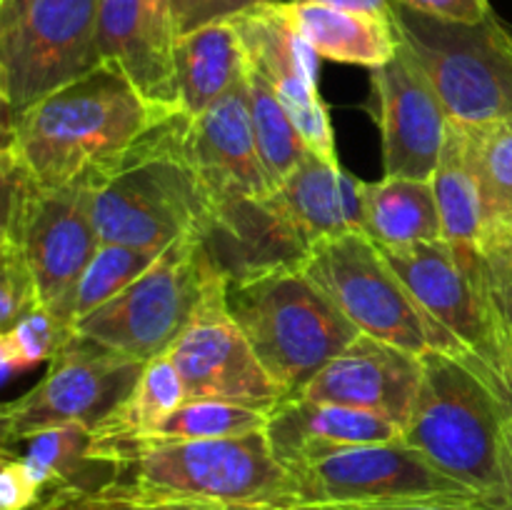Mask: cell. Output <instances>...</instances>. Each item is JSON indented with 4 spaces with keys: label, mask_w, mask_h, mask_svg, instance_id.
Segmentation results:
<instances>
[{
    "label": "cell",
    "mask_w": 512,
    "mask_h": 510,
    "mask_svg": "<svg viewBox=\"0 0 512 510\" xmlns=\"http://www.w3.org/2000/svg\"><path fill=\"white\" fill-rule=\"evenodd\" d=\"M160 253L163 250L100 243V248L95 250L88 268H85L83 278H80L78 288H75L73 300H70L68 328L75 320L85 318L93 310H98L100 305L113 300L118 293H123L130 283H135L155 263Z\"/></svg>",
    "instance_id": "cell-31"
},
{
    "label": "cell",
    "mask_w": 512,
    "mask_h": 510,
    "mask_svg": "<svg viewBox=\"0 0 512 510\" xmlns=\"http://www.w3.org/2000/svg\"><path fill=\"white\" fill-rule=\"evenodd\" d=\"M375 120L383 135V168L393 178H433L450 118L428 75L405 50L370 70Z\"/></svg>",
    "instance_id": "cell-16"
},
{
    "label": "cell",
    "mask_w": 512,
    "mask_h": 510,
    "mask_svg": "<svg viewBox=\"0 0 512 510\" xmlns=\"http://www.w3.org/2000/svg\"><path fill=\"white\" fill-rule=\"evenodd\" d=\"M3 165V225L0 240L18 245L38 288L40 303L68 333L75 288L100 248L95 228V183L40 188L10 160Z\"/></svg>",
    "instance_id": "cell-8"
},
{
    "label": "cell",
    "mask_w": 512,
    "mask_h": 510,
    "mask_svg": "<svg viewBox=\"0 0 512 510\" xmlns=\"http://www.w3.org/2000/svg\"><path fill=\"white\" fill-rule=\"evenodd\" d=\"M418 13L455 23H478L490 13V0H398Z\"/></svg>",
    "instance_id": "cell-39"
},
{
    "label": "cell",
    "mask_w": 512,
    "mask_h": 510,
    "mask_svg": "<svg viewBox=\"0 0 512 510\" xmlns=\"http://www.w3.org/2000/svg\"><path fill=\"white\" fill-rule=\"evenodd\" d=\"M500 508L512 510V413L500 435Z\"/></svg>",
    "instance_id": "cell-41"
},
{
    "label": "cell",
    "mask_w": 512,
    "mask_h": 510,
    "mask_svg": "<svg viewBox=\"0 0 512 510\" xmlns=\"http://www.w3.org/2000/svg\"><path fill=\"white\" fill-rule=\"evenodd\" d=\"M463 125V123H460ZM480 195L483 250L512 240V115L463 125Z\"/></svg>",
    "instance_id": "cell-26"
},
{
    "label": "cell",
    "mask_w": 512,
    "mask_h": 510,
    "mask_svg": "<svg viewBox=\"0 0 512 510\" xmlns=\"http://www.w3.org/2000/svg\"><path fill=\"white\" fill-rule=\"evenodd\" d=\"M180 110L150 103L115 65L45 95L30 108L3 115V153L40 188L98 183L155 125Z\"/></svg>",
    "instance_id": "cell-1"
},
{
    "label": "cell",
    "mask_w": 512,
    "mask_h": 510,
    "mask_svg": "<svg viewBox=\"0 0 512 510\" xmlns=\"http://www.w3.org/2000/svg\"><path fill=\"white\" fill-rule=\"evenodd\" d=\"M93 430L85 425L70 423L58 428L40 430L18 443L3 445L5 453H13L25 463L40 488L48 490L60 485H93L100 478V463L90 460Z\"/></svg>",
    "instance_id": "cell-29"
},
{
    "label": "cell",
    "mask_w": 512,
    "mask_h": 510,
    "mask_svg": "<svg viewBox=\"0 0 512 510\" xmlns=\"http://www.w3.org/2000/svg\"><path fill=\"white\" fill-rule=\"evenodd\" d=\"M340 173H343L340 163H330L320 155L308 153L303 163L275 190L280 205L310 248L320 240L353 233L345 210Z\"/></svg>",
    "instance_id": "cell-25"
},
{
    "label": "cell",
    "mask_w": 512,
    "mask_h": 510,
    "mask_svg": "<svg viewBox=\"0 0 512 510\" xmlns=\"http://www.w3.org/2000/svg\"><path fill=\"white\" fill-rule=\"evenodd\" d=\"M168 355L183 378L188 400H218L270 413L288 398L235 323L223 275L208 285Z\"/></svg>",
    "instance_id": "cell-14"
},
{
    "label": "cell",
    "mask_w": 512,
    "mask_h": 510,
    "mask_svg": "<svg viewBox=\"0 0 512 510\" xmlns=\"http://www.w3.org/2000/svg\"><path fill=\"white\" fill-rule=\"evenodd\" d=\"M143 365L140 360L123 358L90 340L65 333L45 378L28 393L3 405V445L58 425L78 423L93 430L128 398Z\"/></svg>",
    "instance_id": "cell-12"
},
{
    "label": "cell",
    "mask_w": 512,
    "mask_h": 510,
    "mask_svg": "<svg viewBox=\"0 0 512 510\" xmlns=\"http://www.w3.org/2000/svg\"><path fill=\"white\" fill-rule=\"evenodd\" d=\"M423 383V355L360 333L303 388L305 398L383 415L403 428Z\"/></svg>",
    "instance_id": "cell-18"
},
{
    "label": "cell",
    "mask_w": 512,
    "mask_h": 510,
    "mask_svg": "<svg viewBox=\"0 0 512 510\" xmlns=\"http://www.w3.org/2000/svg\"><path fill=\"white\" fill-rule=\"evenodd\" d=\"M100 0H33L0 28V100L8 115L103 65Z\"/></svg>",
    "instance_id": "cell-11"
},
{
    "label": "cell",
    "mask_w": 512,
    "mask_h": 510,
    "mask_svg": "<svg viewBox=\"0 0 512 510\" xmlns=\"http://www.w3.org/2000/svg\"><path fill=\"white\" fill-rule=\"evenodd\" d=\"M43 495L45 490L30 475L23 460L3 450V465H0V510H30L40 503Z\"/></svg>",
    "instance_id": "cell-37"
},
{
    "label": "cell",
    "mask_w": 512,
    "mask_h": 510,
    "mask_svg": "<svg viewBox=\"0 0 512 510\" xmlns=\"http://www.w3.org/2000/svg\"><path fill=\"white\" fill-rule=\"evenodd\" d=\"M65 330L45 305L28 310L13 328L0 333V375L3 383L40 363H50L58 353Z\"/></svg>",
    "instance_id": "cell-33"
},
{
    "label": "cell",
    "mask_w": 512,
    "mask_h": 510,
    "mask_svg": "<svg viewBox=\"0 0 512 510\" xmlns=\"http://www.w3.org/2000/svg\"><path fill=\"white\" fill-rule=\"evenodd\" d=\"M248 93H250V118H253L255 145L263 160L270 183L278 190L283 180L303 163L310 148L303 135L295 128L293 118L280 103L273 85L248 63Z\"/></svg>",
    "instance_id": "cell-30"
},
{
    "label": "cell",
    "mask_w": 512,
    "mask_h": 510,
    "mask_svg": "<svg viewBox=\"0 0 512 510\" xmlns=\"http://www.w3.org/2000/svg\"><path fill=\"white\" fill-rule=\"evenodd\" d=\"M365 235L378 248L443 240L433 183L393 175L365 183Z\"/></svg>",
    "instance_id": "cell-24"
},
{
    "label": "cell",
    "mask_w": 512,
    "mask_h": 510,
    "mask_svg": "<svg viewBox=\"0 0 512 510\" xmlns=\"http://www.w3.org/2000/svg\"><path fill=\"white\" fill-rule=\"evenodd\" d=\"M485 263H488L490 285H493L495 303H498L500 318H503L505 333H508L512 348V240L510 243L485 248Z\"/></svg>",
    "instance_id": "cell-38"
},
{
    "label": "cell",
    "mask_w": 512,
    "mask_h": 510,
    "mask_svg": "<svg viewBox=\"0 0 512 510\" xmlns=\"http://www.w3.org/2000/svg\"><path fill=\"white\" fill-rule=\"evenodd\" d=\"M30 3H33V0H0V28L13 23Z\"/></svg>",
    "instance_id": "cell-43"
},
{
    "label": "cell",
    "mask_w": 512,
    "mask_h": 510,
    "mask_svg": "<svg viewBox=\"0 0 512 510\" xmlns=\"http://www.w3.org/2000/svg\"><path fill=\"white\" fill-rule=\"evenodd\" d=\"M255 3H260V0H170L175 38L190 33V30L203 28L208 23L233 18L235 13Z\"/></svg>",
    "instance_id": "cell-35"
},
{
    "label": "cell",
    "mask_w": 512,
    "mask_h": 510,
    "mask_svg": "<svg viewBox=\"0 0 512 510\" xmlns=\"http://www.w3.org/2000/svg\"><path fill=\"white\" fill-rule=\"evenodd\" d=\"M98 40L103 63L128 75L150 103L180 110L175 38L155 20L148 0H100Z\"/></svg>",
    "instance_id": "cell-21"
},
{
    "label": "cell",
    "mask_w": 512,
    "mask_h": 510,
    "mask_svg": "<svg viewBox=\"0 0 512 510\" xmlns=\"http://www.w3.org/2000/svg\"><path fill=\"white\" fill-rule=\"evenodd\" d=\"M30 510H148L130 500L110 495L100 488H83V485H60L48 490L40 503Z\"/></svg>",
    "instance_id": "cell-36"
},
{
    "label": "cell",
    "mask_w": 512,
    "mask_h": 510,
    "mask_svg": "<svg viewBox=\"0 0 512 510\" xmlns=\"http://www.w3.org/2000/svg\"><path fill=\"white\" fill-rule=\"evenodd\" d=\"M512 408L463 360L430 350L400 438L448 478L500 508V435Z\"/></svg>",
    "instance_id": "cell-5"
},
{
    "label": "cell",
    "mask_w": 512,
    "mask_h": 510,
    "mask_svg": "<svg viewBox=\"0 0 512 510\" xmlns=\"http://www.w3.org/2000/svg\"><path fill=\"white\" fill-rule=\"evenodd\" d=\"M188 115L173 113L95 183L100 243L165 250L200 235L215 198L188 153Z\"/></svg>",
    "instance_id": "cell-3"
},
{
    "label": "cell",
    "mask_w": 512,
    "mask_h": 510,
    "mask_svg": "<svg viewBox=\"0 0 512 510\" xmlns=\"http://www.w3.org/2000/svg\"><path fill=\"white\" fill-rule=\"evenodd\" d=\"M293 3L330 5V8L380 15V18H390V10H393V0H293Z\"/></svg>",
    "instance_id": "cell-42"
},
{
    "label": "cell",
    "mask_w": 512,
    "mask_h": 510,
    "mask_svg": "<svg viewBox=\"0 0 512 510\" xmlns=\"http://www.w3.org/2000/svg\"><path fill=\"white\" fill-rule=\"evenodd\" d=\"M300 268L360 333L415 355L438 350L430 320L365 233L320 240Z\"/></svg>",
    "instance_id": "cell-10"
},
{
    "label": "cell",
    "mask_w": 512,
    "mask_h": 510,
    "mask_svg": "<svg viewBox=\"0 0 512 510\" xmlns=\"http://www.w3.org/2000/svg\"><path fill=\"white\" fill-rule=\"evenodd\" d=\"M188 153L208 183L213 198L225 195H273L275 188L263 168L250 118L248 75L205 113L188 118Z\"/></svg>",
    "instance_id": "cell-19"
},
{
    "label": "cell",
    "mask_w": 512,
    "mask_h": 510,
    "mask_svg": "<svg viewBox=\"0 0 512 510\" xmlns=\"http://www.w3.org/2000/svg\"><path fill=\"white\" fill-rule=\"evenodd\" d=\"M188 400L185 383L168 353L155 355L143 365L138 383L128 398L93 428V440L138 438L158 428Z\"/></svg>",
    "instance_id": "cell-28"
},
{
    "label": "cell",
    "mask_w": 512,
    "mask_h": 510,
    "mask_svg": "<svg viewBox=\"0 0 512 510\" xmlns=\"http://www.w3.org/2000/svg\"><path fill=\"white\" fill-rule=\"evenodd\" d=\"M228 20L243 40L250 68L273 85L310 153L340 163L330 110L318 93L320 55L295 28L288 0H260Z\"/></svg>",
    "instance_id": "cell-15"
},
{
    "label": "cell",
    "mask_w": 512,
    "mask_h": 510,
    "mask_svg": "<svg viewBox=\"0 0 512 510\" xmlns=\"http://www.w3.org/2000/svg\"><path fill=\"white\" fill-rule=\"evenodd\" d=\"M205 255L235 285L280 268H300L310 245L280 205L278 195H225L198 235Z\"/></svg>",
    "instance_id": "cell-17"
},
{
    "label": "cell",
    "mask_w": 512,
    "mask_h": 510,
    "mask_svg": "<svg viewBox=\"0 0 512 510\" xmlns=\"http://www.w3.org/2000/svg\"><path fill=\"white\" fill-rule=\"evenodd\" d=\"M290 510H308V508H290Z\"/></svg>",
    "instance_id": "cell-44"
},
{
    "label": "cell",
    "mask_w": 512,
    "mask_h": 510,
    "mask_svg": "<svg viewBox=\"0 0 512 510\" xmlns=\"http://www.w3.org/2000/svg\"><path fill=\"white\" fill-rule=\"evenodd\" d=\"M268 425V413L218 400H185L173 415L163 420L140 440L168 443V440H220L260 433Z\"/></svg>",
    "instance_id": "cell-32"
},
{
    "label": "cell",
    "mask_w": 512,
    "mask_h": 510,
    "mask_svg": "<svg viewBox=\"0 0 512 510\" xmlns=\"http://www.w3.org/2000/svg\"><path fill=\"white\" fill-rule=\"evenodd\" d=\"M403 435V428L383 415L345 405L318 403L293 395L268 413L265 438L280 465L293 470L330 458L358 445L388 443Z\"/></svg>",
    "instance_id": "cell-20"
},
{
    "label": "cell",
    "mask_w": 512,
    "mask_h": 510,
    "mask_svg": "<svg viewBox=\"0 0 512 510\" xmlns=\"http://www.w3.org/2000/svg\"><path fill=\"white\" fill-rule=\"evenodd\" d=\"M103 475L90 488L128 500L193 510H290L293 473L270 450L265 430L240 438L93 440Z\"/></svg>",
    "instance_id": "cell-2"
},
{
    "label": "cell",
    "mask_w": 512,
    "mask_h": 510,
    "mask_svg": "<svg viewBox=\"0 0 512 510\" xmlns=\"http://www.w3.org/2000/svg\"><path fill=\"white\" fill-rule=\"evenodd\" d=\"M308 510H498L483 500H410V503L388 505H333V508Z\"/></svg>",
    "instance_id": "cell-40"
},
{
    "label": "cell",
    "mask_w": 512,
    "mask_h": 510,
    "mask_svg": "<svg viewBox=\"0 0 512 510\" xmlns=\"http://www.w3.org/2000/svg\"><path fill=\"white\" fill-rule=\"evenodd\" d=\"M293 493L295 508L483 500L468 485L440 473L403 438L340 450L293 470Z\"/></svg>",
    "instance_id": "cell-13"
},
{
    "label": "cell",
    "mask_w": 512,
    "mask_h": 510,
    "mask_svg": "<svg viewBox=\"0 0 512 510\" xmlns=\"http://www.w3.org/2000/svg\"><path fill=\"white\" fill-rule=\"evenodd\" d=\"M430 183L443 223V240L483 250V215H480L478 183L470 165L468 135L455 120H450L448 125L443 155Z\"/></svg>",
    "instance_id": "cell-27"
},
{
    "label": "cell",
    "mask_w": 512,
    "mask_h": 510,
    "mask_svg": "<svg viewBox=\"0 0 512 510\" xmlns=\"http://www.w3.org/2000/svg\"><path fill=\"white\" fill-rule=\"evenodd\" d=\"M218 275L198 235H185L168 245L123 293L75 320L68 333L148 363L168 353Z\"/></svg>",
    "instance_id": "cell-9"
},
{
    "label": "cell",
    "mask_w": 512,
    "mask_h": 510,
    "mask_svg": "<svg viewBox=\"0 0 512 510\" xmlns=\"http://www.w3.org/2000/svg\"><path fill=\"white\" fill-rule=\"evenodd\" d=\"M288 10L320 58L375 70L398 55V33L390 18L293 0H288Z\"/></svg>",
    "instance_id": "cell-23"
},
{
    "label": "cell",
    "mask_w": 512,
    "mask_h": 510,
    "mask_svg": "<svg viewBox=\"0 0 512 510\" xmlns=\"http://www.w3.org/2000/svg\"><path fill=\"white\" fill-rule=\"evenodd\" d=\"M380 250L433 325L438 353L463 360L512 408V348L483 250L448 240Z\"/></svg>",
    "instance_id": "cell-4"
},
{
    "label": "cell",
    "mask_w": 512,
    "mask_h": 510,
    "mask_svg": "<svg viewBox=\"0 0 512 510\" xmlns=\"http://www.w3.org/2000/svg\"><path fill=\"white\" fill-rule=\"evenodd\" d=\"M228 308L288 398L303 393L360 335L303 268L270 270L228 285Z\"/></svg>",
    "instance_id": "cell-6"
},
{
    "label": "cell",
    "mask_w": 512,
    "mask_h": 510,
    "mask_svg": "<svg viewBox=\"0 0 512 510\" xmlns=\"http://www.w3.org/2000/svg\"><path fill=\"white\" fill-rule=\"evenodd\" d=\"M400 50L428 75L450 120L483 125L512 115V30L490 10L478 23L418 13L393 0Z\"/></svg>",
    "instance_id": "cell-7"
},
{
    "label": "cell",
    "mask_w": 512,
    "mask_h": 510,
    "mask_svg": "<svg viewBox=\"0 0 512 510\" xmlns=\"http://www.w3.org/2000/svg\"><path fill=\"white\" fill-rule=\"evenodd\" d=\"M180 113L198 118L248 75V53L230 20L208 23L175 40Z\"/></svg>",
    "instance_id": "cell-22"
},
{
    "label": "cell",
    "mask_w": 512,
    "mask_h": 510,
    "mask_svg": "<svg viewBox=\"0 0 512 510\" xmlns=\"http://www.w3.org/2000/svg\"><path fill=\"white\" fill-rule=\"evenodd\" d=\"M0 273H3V283H0V325H3L0 333H3L13 328L28 310L43 303H40L38 288H35L23 253L18 245L8 240H0Z\"/></svg>",
    "instance_id": "cell-34"
}]
</instances>
